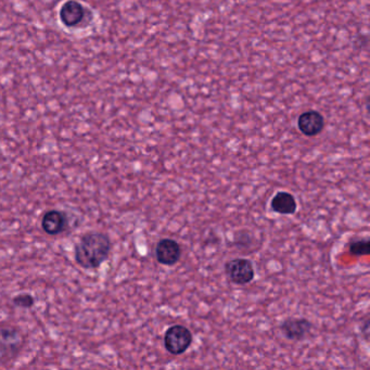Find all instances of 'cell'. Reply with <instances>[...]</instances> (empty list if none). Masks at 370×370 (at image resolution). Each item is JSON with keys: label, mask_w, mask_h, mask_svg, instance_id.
I'll return each instance as SVG.
<instances>
[{"label": "cell", "mask_w": 370, "mask_h": 370, "mask_svg": "<svg viewBox=\"0 0 370 370\" xmlns=\"http://www.w3.org/2000/svg\"><path fill=\"white\" fill-rule=\"evenodd\" d=\"M111 250L112 243L107 234L90 232L75 243V262L84 269H97L109 260Z\"/></svg>", "instance_id": "1"}, {"label": "cell", "mask_w": 370, "mask_h": 370, "mask_svg": "<svg viewBox=\"0 0 370 370\" xmlns=\"http://www.w3.org/2000/svg\"><path fill=\"white\" fill-rule=\"evenodd\" d=\"M59 19L64 28H77L90 23L94 13L79 0H67L60 7Z\"/></svg>", "instance_id": "2"}, {"label": "cell", "mask_w": 370, "mask_h": 370, "mask_svg": "<svg viewBox=\"0 0 370 370\" xmlns=\"http://www.w3.org/2000/svg\"><path fill=\"white\" fill-rule=\"evenodd\" d=\"M24 345L23 333L13 326L0 327V360H12Z\"/></svg>", "instance_id": "3"}, {"label": "cell", "mask_w": 370, "mask_h": 370, "mask_svg": "<svg viewBox=\"0 0 370 370\" xmlns=\"http://www.w3.org/2000/svg\"><path fill=\"white\" fill-rule=\"evenodd\" d=\"M192 340V333L188 328L181 325H175L166 330L164 347L172 355H181L189 349Z\"/></svg>", "instance_id": "4"}, {"label": "cell", "mask_w": 370, "mask_h": 370, "mask_svg": "<svg viewBox=\"0 0 370 370\" xmlns=\"http://www.w3.org/2000/svg\"><path fill=\"white\" fill-rule=\"evenodd\" d=\"M225 273L232 282L236 285L250 284L256 277V271L251 260L247 258H234L225 264Z\"/></svg>", "instance_id": "5"}, {"label": "cell", "mask_w": 370, "mask_h": 370, "mask_svg": "<svg viewBox=\"0 0 370 370\" xmlns=\"http://www.w3.org/2000/svg\"><path fill=\"white\" fill-rule=\"evenodd\" d=\"M41 229L48 236H59L69 227V217L60 209H48L41 220Z\"/></svg>", "instance_id": "6"}, {"label": "cell", "mask_w": 370, "mask_h": 370, "mask_svg": "<svg viewBox=\"0 0 370 370\" xmlns=\"http://www.w3.org/2000/svg\"><path fill=\"white\" fill-rule=\"evenodd\" d=\"M298 128L303 135L315 137L324 130L325 118L318 111H305L298 118Z\"/></svg>", "instance_id": "7"}, {"label": "cell", "mask_w": 370, "mask_h": 370, "mask_svg": "<svg viewBox=\"0 0 370 370\" xmlns=\"http://www.w3.org/2000/svg\"><path fill=\"white\" fill-rule=\"evenodd\" d=\"M156 260L165 266H173L178 263L181 256V248L177 241L164 238L158 241L156 248Z\"/></svg>", "instance_id": "8"}, {"label": "cell", "mask_w": 370, "mask_h": 370, "mask_svg": "<svg viewBox=\"0 0 370 370\" xmlns=\"http://www.w3.org/2000/svg\"><path fill=\"white\" fill-rule=\"evenodd\" d=\"M311 322L305 318H288L280 325V331L290 341H302L311 333Z\"/></svg>", "instance_id": "9"}, {"label": "cell", "mask_w": 370, "mask_h": 370, "mask_svg": "<svg viewBox=\"0 0 370 370\" xmlns=\"http://www.w3.org/2000/svg\"><path fill=\"white\" fill-rule=\"evenodd\" d=\"M274 212L281 215H291L296 212L298 203L294 194L287 192H279L274 196L271 201Z\"/></svg>", "instance_id": "10"}, {"label": "cell", "mask_w": 370, "mask_h": 370, "mask_svg": "<svg viewBox=\"0 0 370 370\" xmlns=\"http://www.w3.org/2000/svg\"><path fill=\"white\" fill-rule=\"evenodd\" d=\"M349 251L355 256H369L370 243L368 240L351 241L349 245Z\"/></svg>", "instance_id": "11"}, {"label": "cell", "mask_w": 370, "mask_h": 370, "mask_svg": "<svg viewBox=\"0 0 370 370\" xmlns=\"http://www.w3.org/2000/svg\"><path fill=\"white\" fill-rule=\"evenodd\" d=\"M12 304L19 309H32L35 305V299L30 294H19L12 298Z\"/></svg>", "instance_id": "12"}, {"label": "cell", "mask_w": 370, "mask_h": 370, "mask_svg": "<svg viewBox=\"0 0 370 370\" xmlns=\"http://www.w3.org/2000/svg\"><path fill=\"white\" fill-rule=\"evenodd\" d=\"M5 160V154H3V147L0 146V163Z\"/></svg>", "instance_id": "13"}]
</instances>
